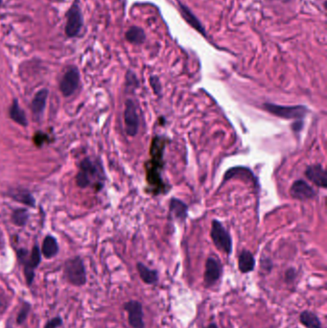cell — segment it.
<instances>
[{
    "mask_svg": "<svg viewBox=\"0 0 327 328\" xmlns=\"http://www.w3.org/2000/svg\"><path fill=\"white\" fill-rule=\"evenodd\" d=\"M124 122L127 134L130 136H135L139 132V116L137 106L131 99L127 100L125 103Z\"/></svg>",
    "mask_w": 327,
    "mask_h": 328,
    "instance_id": "obj_7",
    "label": "cell"
},
{
    "mask_svg": "<svg viewBox=\"0 0 327 328\" xmlns=\"http://www.w3.org/2000/svg\"><path fill=\"white\" fill-rule=\"evenodd\" d=\"M296 278V271L294 268H290L285 272V281L287 283H292Z\"/></svg>",
    "mask_w": 327,
    "mask_h": 328,
    "instance_id": "obj_28",
    "label": "cell"
},
{
    "mask_svg": "<svg viewBox=\"0 0 327 328\" xmlns=\"http://www.w3.org/2000/svg\"><path fill=\"white\" fill-rule=\"evenodd\" d=\"M80 83L79 70L75 67H69L60 83V91L65 97H69L77 91Z\"/></svg>",
    "mask_w": 327,
    "mask_h": 328,
    "instance_id": "obj_9",
    "label": "cell"
},
{
    "mask_svg": "<svg viewBox=\"0 0 327 328\" xmlns=\"http://www.w3.org/2000/svg\"><path fill=\"white\" fill-rule=\"evenodd\" d=\"M255 268V258L254 255L248 251L244 250L238 257V269L242 274H249L253 271Z\"/></svg>",
    "mask_w": 327,
    "mask_h": 328,
    "instance_id": "obj_16",
    "label": "cell"
},
{
    "mask_svg": "<svg viewBox=\"0 0 327 328\" xmlns=\"http://www.w3.org/2000/svg\"><path fill=\"white\" fill-rule=\"evenodd\" d=\"M9 115H10L12 120H14L16 123L19 124L20 126L26 127L28 125V120H27L24 111L19 107V104H18L17 99L14 100L12 106L10 107Z\"/></svg>",
    "mask_w": 327,
    "mask_h": 328,
    "instance_id": "obj_19",
    "label": "cell"
},
{
    "mask_svg": "<svg viewBox=\"0 0 327 328\" xmlns=\"http://www.w3.org/2000/svg\"><path fill=\"white\" fill-rule=\"evenodd\" d=\"M31 309H32V307H31V304H29V303H24L23 304L22 307L20 308V310L17 313V320H17V324L21 325V324L24 323L25 320H27V318H28V315L31 312Z\"/></svg>",
    "mask_w": 327,
    "mask_h": 328,
    "instance_id": "obj_25",
    "label": "cell"
},
{
    "mask_svg": "<svg viewBox=\"0 0 327 328\" xmlns=\"http://www.w3.org/2000/svg\"><path fill=\"white\" fill-rule=\"evenodd\" d=\"M210 236L214 245L219 251L228 255L232 253V239L221 222L213 220Z\"/></svg>",
    "mask_w": 327,
    "mask_h": 328,
    "instance_id": "obj_6",
    "label": "cell"
},
{
    "mask_svg": "<svg viewBox=\"0 0 327 328\" xmlns=\"http://www.w3.org/2000/svg\"><path fill=\"white\" fill-rule=\"evenodd\" d=\"M29 218V213L25 208H18L14 211L12 215V221L18 227H23L26 225Z\"/></svg>",
    "mask_w": 327,
    "mask_h": 328,
    "instance_id": "obj_24",
    "label": "cell"
},
{
    "mask_svg": "<svg viewBox=\"0 0 327 328\" xmlns=\"http://www.w3.org/2000/svg\"><path fill=\"white\" fill-rule=\"evenodd\" d=\"M150 84H151L153 90L155 91V94L156 95H160L161 94V85H160V82H159L158 78L155 77V76L151 77L150 78Z\"/></svg>",
    "mask_w": 327,
    "mask_h": 328,
    "instance_id": "obj_27",
    "label": "cell"
},
{
    "mask_svg": "<svg viewBox=\"0 0 327 328\" xmlns=\"http://www.w3.org/2000/svg\"><path fill=\"white\" fill-rule=\"evenodd\" d=\"M299 321L306 328H323L319 317L309 310H304L301 313Z\"/></svg>",
    "mask_w": 327,
    "mask_h": 328,
    "instance_id": "obj_20",
    "label": "cell"
},
{
    "mask_svg": "<svg viewBox=\"0 0 327 328\" xmlns=\"http://www.w3.org/2000/svg\"><path fill=\"white\" fill-rule=\"evenodd\" d=\"M82 16L81 11L77 4H74L72 8L70 9L67 17L66 22V32L68 37H75L80 32L82 27Z\"/></svg>",
    "mask_w": 327,
    "mask_h": 328,
    "instance_id": "obj_11",
    "label": "cell"
},
{
    "mask_svg": "<svg viewBox=\"0 0 327 328\" xmlns=\"http://www.w3.org/2000/svg\"><path fill=\"white\" fill-rule=\"evenodd\" d=\"M104 177L98 166L90 158H84L79 165V172L76 177L77 185L81 188H87L90 185L96 184L99 189L103 186Z\"/></svg>",
    "mask_w": 327,
    "mask_h": 328,
    "instance_id": "obj_1",
    "label": "cell"
},
{
    "mask_svg": "<svg viewBox=\"0 0 327 328\" xmlns=\"http://www.w3.org/2000/svg\"><path fill=\"white\" fill-rule=\"evenodd\" d=\"M170 214L176 221H184L188 215V207L179 199L173 198L170 201Z\"/></svg>",
    "mask_w": 327,
    "mask_h": 328,
    "instance_id": "obj_15",
    "label": "cell"
},
{
    "mask_svg": "<svg viewBox=\"0 0 327 328\" xmlns=\"http://www.w3.org/2000/svg\"><path fill=\"white\" fill-rule=\"evenodd\" d=\"M204 328H219L218 327V325L215 323V322H211V323H209L208 325H206L205 327Z\"/></svg>",
    "mask_w": 327,
    "mask_h": 328,
    "instance_id": "obj_29",
    "label": "cell"
},
{
    "mask_svg": "<svg viewBox=\"0 0 327 328\" xmlns=\"http://www.w3.org/2000/svg\"><path fill=\"white\" fill-rule=\"evenodd\" d=\"M164 152V141L160 138H155L152 147H151V155L153 156L152 161L150 164V168L148 169V182L155 186V188H164V183L160 177V167H162V156Z\"/></svg>",
    "mask_w": 327,
    "mask_h": 328,
    "instance_id": "obj_2",
    "label": "cell"
},
{
    "mask_svg": "<svg viewBox=\"0 0 327 328\" xmlns=\"http://www.w3.org/2000/svg\"><path fill=\"white\" fill-rule=\"evenodd\" d=\"M126 39L133 44H141L145 41V33L139 27H131L126 33Z\"/></svg>",
    "mask_w": 327,
    "mask_h": 328,
    "instance_id": "obj_22",
    "label": "cell"
},
{
    "mask_svg": "<svg viewBox=\"0 0 327 328\" xmlns=\"http://www.w3.org/2000/svg\"><path fill=\"white\" fill-rule=\"evenodd\" d=\"M123 307L128 313V321L131 328H145L144 312L141 303L131 299L125 303Z\"/></svg>",
    "mask_w": 327,
    "mask_h": 328,
    "instance_id": "obj_8",
    "label": "cell"
},
{
    "mask_svg": "<svg viewBox=\"0 0 327 328\" xmlns=\"http://www.w3.org/2000/svg\"><path fill=\"white\" fill-rule=\"evenodd\" d=\"M306 178L317 186L325 189L327 187L326 171L320 164L310 165L305 171Z\"/></svg>",
    "mask_w": 327,
    "mask_h": 328,
    "instance_id": "obj_13",
    "label": "cell"
},
{
    "mask_svg": "<svg viewBox=\"0 0 327 328\" xmlns=\"http://www.w3.org/2000/svg\"><path fill=\"white\" fill-rule=\"evenodd\" d=\"M290 194L298 201H308L316 196L315 190L303 180L294 181L290 188Z\"/></svg>",
    "mask_w": 327,
    "mask_h": 328,
    "instance_id": "obj_12",
    "label": "cell"
},
{
    "mask_svg": "<svg viewBox=\"0 0 327 328\" xmlns=\"http://www.w3.org/2000/svg\"><path fill=\"white\" fill-rule=\"evenodd\" d=\"M64 277L66 281L76 287L87 284V271L80 256H75L66 261L64 268Z\"/></svg>",
    "mask_w": 327,
    "mask_h": 328,
    "instance_id": "obj_3",
    "label": "cell"
},
{
    "mask_svg": "<svg viewBox=\"0 0 327 328\" xmlns=\"http://www.w3.org/2000/svg\"><path fill=\"white\" fill-rule=\"evenodd\" d=\"M180 10L182 12V16L184 17V19L188 22L189 24L191 25L192 27H194L200 33L205 35L204 27L200 23V21L197 19L196 17H194V15L184 6H180Z\"/></svg>",
    "mask_w": 327,
    "mask_h": 328,
    "instance_id": "obj_23",
    "label": "cell"
},
{
    "mask_svg": "<svg viewBox=\"0 0 327 328\" xmlns=\"http://www.w3.org/2000/svg\"><path fill=\"white\" fill-rule=\"evenodd\" d=\"M17 258L24 266L25 280L27 285H32L35 279V270L39 267L41 261V252L38 246L34 247L30 256L27 250L21 249L17 251Z\"/></svg>",
    "mask_w": 327,
    "mask_h": 328,
    "instance_id": "obj_4",
    "label": "cell"
},
{
    "mask_svg": "<svg viewBox=\"0 0 327 328\" xmlns=\"http://www.w3.org/2000/svg\"><path fill=\"white\" fill-rule=\"evenodd\" d=\"M9 196L21 204H25L29 206H35V199L27 190L16 189L14 191H11L9 193Z\"/></svg>",
    "mask_w": 327,
    "mask_h": 328,
    "instance_id": "obj_21",
    "label": "cell"
},
{
    "mask_svg": "<svg viewBox=\"0 0 327 328\" xmlns=\"http://www.w3.org/2000/svg\"><path fill=\"white\" fill-rule=\"evenodd\" d=\"M58 253H59V245H58L56 238H54L51 235H47L42 242L41 254L45 258L51 259L54 256H56Z\"/></svg>",
    "mask_w": 327,
    "mask_h": 328,
    "instance_id": "obj_18",
    "label": "cell"
},
{
    "mask_svg": "<svg viewBox=\"0 0 327 328\" xmlns=\"http://www.w3.org/2000/svg\"><path fill=\"white\" fill-rule=\"evenodd\" d=\"M64 323L63 319L61 317H54L51 320H48L45 324H44V328H58L62 326Z\"/></svg>",
    "mask_w": 327,
    "mask_h": 328,
    "instance_id": "obj_26",
    "label": "cell"
},
{
    "mask_svg": "<svg viewBox=\"0 0 327 328\" xmlns=\"http://www.w3.org/2000/svg\"><path fill=\"white\" fill-rule=\"evenodd\" d=\"M47 97H48V91L45 89H42L36 93L31 103V110L36 118H41L46 107Z\"/></svg>",
    "mask_w": 327,
    "mask_h": 328,
    "instance_id": "obj_14",
    "label": "cell"
},
{
    "mask_svg": "<svg viewBox=\"0 0 327 328\" xmlns=\"http://www.w3.org/2000/svg\"><path fill=\"white\" fill-rule=\"evenodd\" d=\"M221 262L210 256L205 262V274H204V285L205 288H211L214 286L222 277Z\"/></svg>",
    "mask_w": 327,
    "mask_h": 328,
    "instance_id": "obj_10",
    "label": "cell"
},
{
    "mask_svg": "<svg viewBox=\"0 0 327 328\" xmlns=\"http://www.w3.org/2000/svg\"><path fill=\"white\" fill-rule=\"evenodd\" d=\"M137 269L139 271V277L142 281L147 285H155L158 281V272L155 270L148 268L143 263L139 262L137 264Z\"/></svg>",
    "mask_w": 327,
    "mask_h": 328,
    "instance_id": "obj_17",
    "label": "cell"
},
{
    "mask_svg": "<svg viewBox=\"0 0 327 328\" xmlns=\"http://www.w3.org/2000/svg\"><path fill=\"white\" fill-rule=\"evenodd\" d=\"M263 107L265 111L270 113V115L283 119H303L309 113V110L303 105L280 106L276 104L265 103L263 104Z\"/></svg>",
    "mask_w": 327,
    "mask_h": 328,
    "instance_id": "obj_5",
    "label": "cell"
}]
</instances>
